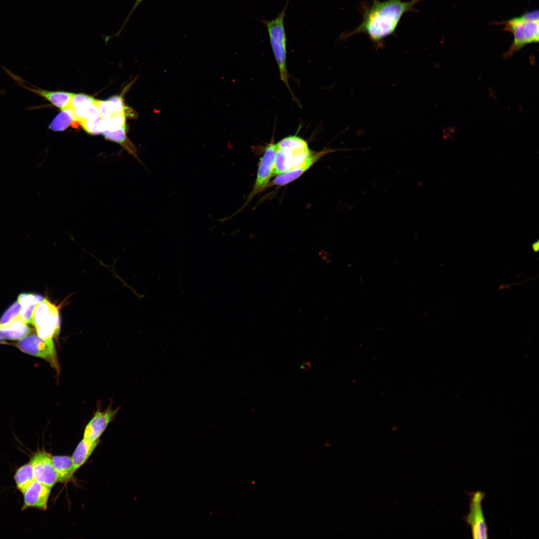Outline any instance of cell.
Instances as JSON below:
<instances>
[{
	"instance_id": "ac0fdd59",
	"label": "cell",
	"mask_w": 539,
	"mask_h": 539,
	"mask_svg": "<svg viewBox=\"0 0 539 539\" xmlns=\"http://www.w3.org/2000/svg\"><path fill=\"white\" fill-rule=\"evenodd\" d=\"M13 479L17 489L22 494L35 480L30 463H27L17 468L14 475Z\"/></svg>"
},
{
	"instance_id": "7402d4cb",
	"label": "cell",
	"mask_w": 539,
	"mask_h": 539,
	"mask_svg": "<svg viewBox=\"0 0 539 539\" xmlns=\"http://www.w3.org/2000/svg\"><path fill=\"white\" fill-rule=\"evenodd\" d=\"M104 130H116L125 126V114H115L107 119L103 120Z\"/></svg>"
},
{
	"instance_id": "cb8c5ba5",
	"label": "cell",
	"mask_w": 539,
	"mask_h": 539,
	"mask_svg": "<svg viewBox=\"0 0 539 539\" xmlns=\"http://www.w3.org/2000/svg\"><path fill=\"white\" fill-rule=\"evenodd\" d=\"M96 99L92 96L84 94H73L68 108L71 110L85 106L95 102ZM68 109V108H67Z\"/></svg>"
},
{
	"instance_id": "83f0119b",
	"label": "cell",
	"mask_w": 539,
	"mask_h": 539,
	"mask_svg": "<svg viewBox=\"0 0 539 539\" xmlns=\"http://www.w3.org/2000/svg\"><path fill=\"white\" fill-rule=\"evenodd\" d=\"M108 100L110 102L114 113L125 114V107L123 98L120 96H114L110 97Z\"/></svg>"
},
{
	"instance_id": "9a60e30c",
	"label": "cell",
	"mask_w": 539,
	"mask_h": 539,
	"mask_svg": "<svg viewBox=\"0 0 539 539\" xmlns=\"http://www.w3.org/2000/svg\"><path fill=\"white\" fill-rule=\"evenodd\" d=\"M99 441L83 438L78 443L71 456L75 472L86 462Z\"/></svg>"
},
{
	"instance_id": "7c38bea8",
	"label": "cell",
	"mask_w": 539,
	"mask_h": 539,
	"mask_svg": "<svg viewBox=\"0 0 539 539\" xmlns=\"http://www.w3.org/2000/svg\"><path fill=\"white\" fill-rule=\"evenodd\" d=\"M51 490V488L34 481L22 493L23 504L21 511L28 508L46 510Z\"/></svg>"
},
{
	"instance_id": "8fae6325",
	"label": "cell",
	"mask_w": 539,
	"mask_h": 539,
	"mask_svg": "<svg viewBox=\"0 0 539 539\" xmlns=\"http://www.w3.org/2000/svg\"><path fill=\"white\" fill-rule=\"evenodd\" d=\"M339 150L324 148L319 152L313 151L302 166L276 175L272 181L270 182L267 188L275 186H282L293 182L303 174L323 156Z\"/></svg>"
},
{
	"instance_id": "4316f807",
	"label": "cell",
	"mask_w": 539,
	"mask_h": 539,
	"mask_svg": "<svg viewBox=\"0 0 539 539\" xmlns=\"http://www.w3.org/2000/svg\"><path fill=\"white\" fill-rule=\"evenodd\" d=\"M44 298L39 295L23 293L19 294L17 300L21 305L29 303L37 304Z\"/></svg>"
},
{
	"instance_id": "5b68a950",
	"label": "cell",
	"mask_w": 539,
	"mask_h": 539,
	"mask_svg": "<svg viewBox=\"0 0 539 539\" xmlns=\"http://www.w3.org/2000/svg\"><path fill=\"white\" fill-rule=\"evenodd\" d=\"M504 30L512 32L514 39L507 52L503 54L505 60L512 56L513 54L531 43L538 42L539 40V21H527L522 20L519 16L508 19L503 22Z\"/></svg>"
},
{
	"instance_id": "4dcf8cb0",
	"label": "cell",
	"mask_w": 539,
	"mask_h": 539,
	"mask_svg": "<svg viewBox=\"0 0 539 539\" xmlns=\"http://www.w3.org/2000/svg\"><path fill=\"white\" fill-rule=\"evenodd\" d=\"M0 344L10 345L11 344L0 338Z\"/></svg>"
},
{
	"instance_id": "484cf974",
	"label": "cell",
	"mask_w": 539,
	"mask_h": 539,
	"mask_svg": "<svg viewBox=\"0 0 539 539\" xmlns=\"http://www.w3.org/2000/svg\"><path fill=\"white\" fill-rule=\"evenodd\" d=\"M37 304L29 303L21 305L20 318L27 324H32V317Z\"/></svg>"
},
{
	"instance_id": "2e32d148",
	"label": "cell",
	"mask_w": 539,
	"mask_h": 539,
	"mask_svg": "<svg viewBox=\"0 0 539 539\" xmlns=\"http://www.w3.org/2000/svg\"><path fill=\"white\" fill-rule=\"evenodd\" d=\"M52 461L58 477V482L65 483L75 473L71 456H52Z\"/></svg>"
},
{
	"instance_id": "30bf717a",
	"label": "cell",
	"mask_w": 539,
	"mask_h": 539,
	"mask_svg": "<svg viewBox=\"0 0 539 539\" xmlns=\"http://www.w3.org/2000/svg\"><path fill=\"white\" fill-rule=\"evenodd\" d=\"M4 69L16 81V83L21 87L48 101L52 105L61 110L68 108L70 100L74 93L64 91H50L40 88L27 83L25 80L14 74L5 68Z\"/></svg>"
},
{
	"instance_id": "f546056e",
	"label": "cell",
	"mask_w": 539,
	"mask_h": 539,
	"mask_svg": "<svg viewBox=\"0 0 539 539\" xmlns=\"http://www.w3.org/2000/svg\"><path fill=\"white\" fill-rule=\"evenodd\" d=\"M539 243L538 241H537V242H535L533 244V245H532V249H533V250H534V251L535 252H537L539 251Z\"/></svg>"
},
{
	"instance_id": "3957f363",
	"label": "cell",
	"mask_w": 539,
	"mask_h": 539,
	"mask_svg": "<svg viewBox=\"0 0 539 539\" xmlns=\"http://www.w3.org/2000/svg\"><path fill=\"white\" fill-rule=\"evenodd\" d=\"M275 144L273 175L276 176L296 167L309 149L307 142L296 135L286 137Z\"/></svg>"
},
{
	"instance_id": "4fadbf2b",
	"label": "cell",
	"mask_w": 539,
	"mask_h": 539,
	"mask_svg": "<svg viewBox=\"0 0 539 539\" xmlns=\"http://www.w3.org/2000/svg\"><path fill=\"white\" fill-rule=\"evenodd\" d=\"M119 408L112 409L110 406L104 411H96L85 426L83 438L92 441L99 439L109 424L114 419Z\"/></svg>"
},
{
	"instance_id": "d6986e66",
	"label": "cell",
	"mask_w": 539,
	"mask_h": 539,
	"mask_svg": "<svg viewBox=\"0 0 539 539\" xmlns=\"http://www.w3.org/2000/svg\"><path fill=\"white\" fill-rule=\"evenodd\" d=\"M75 120L73 111L69 108L61 110L50 122L49 129L53 131H62L65 130Z\"/></svg>"
},
{
	"instance_id": "ffe728a7",
	"label": "cell",
	"mask_w": 539,
	"mask_h": 539,
	"mask_svg": "<svg viewBox=\"0 0 539 539\" xmlns=\"http://www.w3.org/2000/svg\"><path fill=\"white\" fill-rule=\"evenodd\" d=\"M71 110L74 115L75 120L79 122L87 119L101 117L96 101L93 103Z\"/></svg>"
},
{
	"instance_id": "ba28073f",
	"label": "cell",
	"mask_w": 539,
	"mask_h": 539,
	"mask_svg": "<svg viewBox=\"0 0 539 539\" xmlns=\"http://www.w3.org/2000/svg\"><path fill=\"white\" fill-rule=\"evenodd\" d=\"M276 149V144L272 141L265 147L264 153L260 158L256 181L247 202L267 188L273 175Z\"/></svg>"
},
{
	"instance_id": "5bb4252c",
	"label": "cell",
	"mask_w": 539,
	"mask_h": 539,
	"mask_svg": "<svg viewBox=\"0 0 539 539\" xmlns=\"http://www.w3.org/2000/svg\"><path fill=\"white\" fill-rule=\"evenodd\" d=\"M32 330L28 324L18 316L7 324H0V338L20 340L31 334Z\"/></svg>"
},
{
	"instance_id": "8992f818",
	"label": "cell",
	"mask_w": 539,
	"mask_h": 539,
	"mask_svg": "<svg viewBox=\"0 0 539 539\" xmlns=\"http://www.w3.org/2000/svg\"><path fill=\"white\" fill-rule=\"evenodd\" d=\"M21 351L48 362L59 373L60 367L53 339H44L37 334H30L13 344Z\"/></svg>"
},
{
	"instance_id": "6da1fadb",
	"label": "cell",
	"mask_w": 539,
	"mask_h": 539,
	"mask_svg": "<svg viewBox=\"0 0 539 539\" xmlns=\"http://www.w3.org/2000/svg\"><path fill=\"white\" fill-rule=\"evenodd\" d=\"M422 0H371V3L362 2L360 11L362 20L358 26L350 32L342 33L340 40L354 34L367 35L376 49L384 47L385 39L394 35L403 15L416 11L415 5Z\"/></svg>"
},
{
	"instance_id": "52a82bcc",
	"label": "cell",
	"mask_w": 539,
	"mask_h": 539,
	"mask_svg": "<svg viewBox=\"0 0 539 539\" xmlns=\"http://www.w3.org/2000/svg\"><path fill=\"white\" fill-rule=\"evenodd\" d=\"M469 496V513L464 520L470 527L474 539H488V528L482 507L485 494L480 491L468 493Z\"/></svg>"
},
{
	"instance_id": "d4e9b609",
	"label": "cell",
	"mask_w": 539,
	"mask_h": 539,
	"mask_svg": "<svg viewBox=\"0 0 539 539\" xmlns=\"http://www.w3.org/2000/svg\"><path fill=\"white\" fill-rule=\"evenodd\" d=\"M96 103L103 120H106L115 114L110 102L108 100H96Z\"/></svg>"
},
{
	"instance_id": "603a6c76",
	"label": "cell",
	"mask_w": 539,
	"mask_h": 539,
	"mask_svg": "<svg viewBox=\"0 0 539 539\" xmlns=\"http://www.w3.org/2000/svg\"><path fill=\"white\" fill-rule=\"evenodd\" d=\"M21 307V304L17 300L14 302L7 308L0 318V324H7L19 316Z\"/></svg>"
},
{
	"instance_id": "f1b7e54d",
	"label": "cell",
	"mask_w": 539,
	"mask_h": 539,
	"mask_svg": "<svg viewBox=\"0 0 539 539\" xmlns=\"http://www.w3.org/2000/svg\"><path fill=\"white\" fill-rule=\"evenodd\" d=\"M143 0H136V2H135V3H134V5H133V7L132 8V9H131V10L130 11V13H129V14L128 15V16H127V18H126V19L125 20V21H124V23H123V26H122V27H121V29H120V30H119V31L118 32V33H120V32H121V31H122V29H123V27H124V26H125V25L126 24V22H127L128 21V19H129V17H130V15H131L132 14V13L133 12L134 10H135V9H136V8H137V6H138L139 5V4H140V3H141V2H142V1H143Z\"/></svg>"
},
{
	"instance_id": "44dd1931",
	"label": "cell",
	"mask_w": 539,
	"mask_h": 539,
	"mask_svg": "<svg viewBox=\"0 0 539 539\" xmlns=\"http://www.w3.org/2000/svg\"><path fill=\"white\" fill-rule=\"evenodd\" d=\"M79 123L84 131L89 134L98 135L104 130L103 120L101 117L87 119Z\"/></svg>"
},
{
	"instance_id": "7a4b0ae2",
	"label": "cell",
	"mask_w": 539,
	"mask_h": 539,
	"mask_svg": "<svg viewBox=\"0 0 539 539\" xmlns=\"http://www.w3.org/2000/svg\"><path fill=\"white\" fill-rule=\"evenodd\" d=\"M287 0L282 11L270 20H262L268 30L271 49L279 71L280 80L294 97L289 85V75L286 67V35L284 27Z\"/></svg>"
},
{
	"instance_id": "9c48e42d",
	"label": "cell",
	"mask_w": 539,
	"mask_h": 539,
	"mask_svg": "<svg viewBox=\"0 0 539 539\" xmlns=\"http://www.w3.org/2000/svg\"><path fill=\"white\" fill-rule=\"evenodd\" d=\"M29 463L32 466L36 481L51 488L58 483L52 455L44 448L34 452L31 456Z\"/></svg>"
},
{
	"instance_id": "277c9868",
	"label": "cell",
	"mask_w": 539,
	"mask_h": 539,
	"mask_svg": "<svg viewBox=\"0 0 539 539\" xmlns=\"http://www.w3.org/2000/svg\"><path fill=\"white\" fill-rule=\"evenodd\" d=\"M32 324L36 334L44 339H53L60 331V319L58 308L47 299L44 298L34 308Z\"/></svg>"
},
{
	"instance_id": "e0dca14e",
	"label": "cell",
	"mask_w": 539,
	"mask_h": 539,
	"mask_svg": "<svg viewBox=\"0 0 539 539\" xmlns=\"http://www.w3.org/2000/svg\"><path fill=\"white\" fill-rule=\"evenodd\" d=\"M101 134L106 139L121 145L129 154L139 160L135 147L127 137L126 126L114 131L104 130Z\"/></svg>"
}]
</instances>
